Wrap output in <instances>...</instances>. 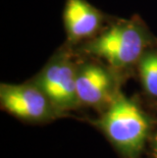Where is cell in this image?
Listing matches in <instances>:
<instances>
[{
    "label": "cell",
    "instance_id": "6da1fadb",
    "mask_svg": "<svg viewBox=\"0 0 157 158\" xmlns=\"http://www.w3.org/2000/svg\"><path fill=\"white\" fill-rule=\"evenodd\" d=\"M108 139L128 155H135L142 149L149 131L145 114L136 103L118 96L100 120Z\"/></svg>",
    "mask_w": 157,
    "mask_h": 158
},
{
    "label": "cell",
    "instance_id": "7a4b0ae2",
    "mask_svg": "<svg viewBox=\"0 0 157 158\" xmlns=\"http://www.w3.org/2000/svg\"><path fill=\"white\" fill-rule=\"evenodd\" d=\"M146 44L144 33L134 23H121L107 30L92 41L87 50L116 68L137 61Z\"/></svg>",
    "mask_w": 157,
    "mask_h": 158
},
{
    "label": "cell",
    "instance_id": "3957f363",
    "mask_svg": "<svg viewBox=\"0 0 157 158\" xmlns=\"http://www.w3.org/2000/svg\"><path fill=\"white\" fill-rule=\"evenodd\" d=\"M76 70L65 60L53 61L38 78L37 86L49 101L60 109H69L80 103L76 94Z\"/></svg>",
    "mask_w": 157,
    "mask_h": 158
},
{
    "label": "cell",
    "instance_id": "277c9868",
    "mask_svg": "<svg viewBox=\"0 0 157 158\" xmlns=\"http://www.w3.org/2000/svg\"><path fill=\"white\" fill-rule=\"evenodd\" d=\"M0 101L6 111L23 119L40 120L50 114L51 102L38 86L2 84Z\"/></svg>",
    "mask_w": 157,
    "mask_h": 158
},
{
    "label": "cell",
    "instance_id": "5b68a950",
    "mask_svg": "<svg viewBox=\"0 0 157 158\" xmlns=\"http://www.w3.org/2000/svg\"><path fill=\"white\" fill-rule=\"evenodd\" d=\"M76 94L80 103L96 106L108 99L113 80L105 69L86 64L76 70Z\"/></svg>",
    "mask_w": 157,
    "mask_h": 158
},
{
    "label": "cell",
    "instance_id": "8992f818",
    "mask_svg": "<svg viewBox=\"0 0 157 158\" xmlns=\"http://www.w3.org/2000/svg\"><path fill=\"white\" fill-rule=\"evenodd\" d=\"M64 23L69 38L79 40L91 36L100 25V15L84 0H68Z\"/></svg>",
    "mask_w": 157,
    "mask_h": 158
},
{
    "label": "cell",
    "instance_id": "52a82bcc",
    "mask_svg": "<svg viewBox=\"0 0 157 158\" xmlns=\"http://www.w3.org/2000/svg\"><path fill=\"white\" fill-rule=\"evenodd\" d=\"M139 72L146 92L157 97V53L148 52L141 57Z\"/></svg>",
    "mask_w": 157,
    "mask_h": 158
},
{
    "label": "cell",
    "instance_id": "ba28073f",
    "mask_svg": "<svg viewBox=\"0 0 157 158\" xmlns=\"http://www.w3.org/2000/svg\"><path fill=\"white\" fill-rule=\"evenodd\" d=\"M154 153H155V157L157 158V135L155 136L154 139Z\"/></svg>",
    "mask_w": 157,
    "mask_h": 158
}]
</instances>
